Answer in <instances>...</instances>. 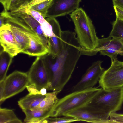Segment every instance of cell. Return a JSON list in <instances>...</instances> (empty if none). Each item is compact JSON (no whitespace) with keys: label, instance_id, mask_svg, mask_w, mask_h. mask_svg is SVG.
Here are the masks:
<instances>
[{"label":"cell","instance_id":"1","mask_svg":"<svg viewBox=\"0 0 123 123\" xmlns=\"http://www.w3.org/2000/svg\"><path fill=\"white\" fill-rule=\"evenodd\" d=\"M76 33L62 31V48L56 56L47 54L41 57L49 79L48 90L59 93L70 79L82 55Z\"/></svg>","mask_w":123,"mask_h":123},{"label":"cell","instance_id":"2","mask_svg":"<svg viewBox=\"0 0 123 123\" xmlns=\"http://www.w3.org/2000/svg\"><path fill=\"white\" fill-rule=\"evenodd\" d=\"M75 26L78 42L81 48L86 50H92L97 47V37L92 21L85 11L78 8L70 14Z\"/></svg>","mask_w":123,"mask_h":123},{"label":"cell","instance_id":"3","mask_svg":"<svg viewBox=\"0 0 123 123\" xmlns=\"http://www.w3.org/2000/svg\"><path fill=\"white\" fill-rule=\"evenodd\" d=\"M101 89L93 87L73 92L59 99L54 108L51 117L63 116L71 111L88 104Z\"/></svg>","mask_w":123,"mask_h":123},{"label":"cell","instance_id":"4","mask_svg":"<svg viewBox=\"0 0 123 123\" xmlns=\"http://www.w3.org/2000/svg\"><path fill=\"white\" fill-rule=\"evenodd\" d=\"M123 102V86L110 89L101 88L89 104L101 113L110 115L120 110Z\"/></svg>","mask_w":123,"mask_h":123},{"label":"cell","instance_id":"5","mask_svg":"<svg viewBox=\"0 0 123 123\" xmlns=\"http://www.w3.org/2000/svg\"><path fill=\"white\" fill-rule=\"evenodd\" d=\"M0 15L4 17L5 23L8 24L21 53L30 46V39L27 34L34 31L22 19L11 15L8 11L4 10Z\"/></svg>","mask_w":123,"mask_h":123},{"label":"cell","instance_id":"6","mask_svg":"<svg viewBox=\"0 0 123 123\" xmlns=\"http://www.w3.org/2000/svg\"><path fill=\"white\" fill-rule=\"evenodd\" d=\"M4 82V91L2 98L0 101V104L26 88L29 84L27 72L15 71L6 76Z\"/></svg>","mask_w":123,"mask_h":123},{"label":"cell","instance_id":"7","mask_svg":"<svg viewBox=\"0 0 123 123\" xmlns=\"http://www.w3.org/2000/svg\"><path fill=\"white\" fill-rule=\"evenodd\" d=\"M110 67L105 70L98 81L99 86L106 90L123 86V62L111 60Z\"/></svg>","mask_w":123,"mask_h":123},{"label":"cell","instance_id":"8","mask_svg":"<svg viewBox=\"0 0 123 123\" xmlns=\"http://www.w3.org/2000/svg\"><path fill=\"white\" fill-rule=\"evenodd\" d=\"M99 52L100 54L107 55L111 60L117 58V55H123V40L108 36L107 38L99 39L98 46L91 51H85L84 55L92 56Z\"/></svg>","mask_w":123,"mask_h":123},{"label":"cell","instance_id":"9","mask_svg":"<svg viewBox=\"0 0 123 123\" xmlns=\"http://www.w3.org/2000/svg\"><path fill=\"white\" fill-rule=\"evenodd\" d=\"M75 117L80 121L96 123H111L110 115L99 112L93 105L90 104L71 111L64 116Z\"/></svg>","mask_w":123,"mask_h":123},{"label":"cell","instance_id":"10","mask_svg":"<svg viewBox=\"0 0 123 123\" xmlns=\"http://www.w3.org/2000/svg\"><path fill=\"white\" fill-rule=\"evenodd\" d=\"M29 84L33 85L39 91L48 90L49 79L41 57H37L27 72Z\"/></svg>","mask_w":123,"mask_h":123},{"label":"cell","instance_id":"11","mask_svg":"<svg viewBox=\"0 0 123 123\" xmlns=\"http://www.w3.org/2000/svg\"><path fill=\"white\" fill-rule=\"evenodd\" d=\"M102 62L99 60L93 63L83 75L80 80L72 87V92L93 87L99 81L105 71L101 66Z\"/></svg>","mask_w":123,"mask_h":123},{"label":"cell","instance_id":"12","mask_svg":"<svg viewBox=\"0 0 123 123\" xmlns=\"http://www.w3.org/2000/svg\"><path fill=\"white\" fill-rule=\"evenodd\" d=\"M81 0H53L46 17L64 16L72 13L79 7Z\"/></svg>","mask_w":123,"mask_h":123},{"label":"cell","instance_id":"13","mask_svg":"<svg viewBox=\"0 0 123 123\" xmlns=\"http://www.w3.org/2000/svg\"><path fill=\"white\" fill-rule=\"evenodd\" d=\"M46 19L51 26L53 32L52 36L48 38L49 52L48 54L56 56L62 48V31L58 22L55 18L47 17Z\"/></svg>","mask_w":123,"mask_h":123},{"label":"cell","instance_id":"14","mask_svg":"<svg viewBox=\"0 0 123 123\" xmlns=\"http://www.w3.org/2000/svg\"><path fill=\"white\" fill-rule=\"evenodd\" d=\"M0 42L3 51L8 53L13 58L21 53L13 34L6 23L0 27Z\"/></svg>","mask_w":123,"mask_h":123},{"label":"cell","instance_id":"15","mask_svg":"<svg viewBox=\"0 0 123 123\" xmlns=\"http://www.w3.org/2000/svg\"><path fill=\"white\" fill-rule=\"evenodd\" d=\"M27 35L30 39V46L21 53L37 57H42L48 54L49 49L43 44L36 33H30Z\"/></svg>","mask_w":123,"mask_h":123},{"label":"cell","instance_id":"16","mask_svg":"<svg viewBox=\"0 0 123 123\" xmlns=\"http://www.w3.org/2000/svg\"><path fill=\"white\" fill-rule=\"evenodd\" d=\"M9 13L11 15L15 17L22 13L29 15L39 23L44 34L46 36H49L52 33V28L50 24L41 13L37 11L30 8H26L16 11L9 12Z\"/></svg>","mask_w":123,"mask_h":123},{"label":"cell","instance_id":"17","mask_svg":"<svg viewBox=\"0 0 123 123\" xmlns=\"http://www.w3.org/2000/svg\"><path fill=\"white\" fill-rule=\"evenodd\" d=\"M54 106L43 109L22 110L25 116L24 120V122L30 123H42L43 121L46 119L51 117Z\"/></svg>","mask_w":123,"mask_h":123},{"label":"cell","instance_id":"18","mask_svg":"<svg viewBox=\"0 0 123 123\" xmlns=\"http://www.w3.org/2000/svg\"><path fill=\"white\" fill-rule=\"evenodd\" d=\"M16 17H19L24 20L36 33L43 44L49 49L48 38L44 34L38 22L30 15L25 13L19 14Z\"/></svg>","mask_w":123,"mask_h":123},{"label":"cell","instance_id":"19","mask_svg":"<svg viewBox=\"0 0 123 123\" xmlns=\"http://www.w3.org/2000/svg\"><path fill=\"white\" fill-rule=\"evenodd\" d=\"M46 95L28 93L18 101V104L23 110H32L38 105L43 99Z\"/></svg>","mask_w":123,"mask_h":123},{"label":"cell","instance_id":"20","mask_svg":"<svg viewBox=\"0 0 123 123\" xmlns=\"http://www.w3.org/2000/svg\"><path fill=\"white\" fill-rule=\"evenodd\" d=\"M13 58L8 53L2 49L0 53V82L4 81Z\"/></svg>","mask_w":123,"mask_h":123},{"label":"cell","instance_id":"21","mask_svg":"<svg viewBox=\"0 0 123 123\" xmlns=\"http://www.w3.org/2000/svg\"><path fill=\"white\" fill-rule=\"evenodd\" d=\"M59 93L56 91L47 93L40 104L31 110L43 109L54 106L59 99L57 95Z\"/></svg>","mask_w":123,"mask_h":123},{"label":"cell","instance_id":"22","mask_svg":"<svg viewBox=\"0 0 123 123\" xmlns=\"http://www.w3.org/2000/svg\"><path fill=\"white\" fill-rule=\"evenodd\" d=\"M13 110L0 107V123H22Z\"/></svg>","mask_w":123,"mask_h":123},{"label":"cell","instance_id":"23","mask_svg":"<svg viewBox=\"0 0 123 123\" xmlns=\"http://www.w3.org/2000/svg\"><path fill=\"white\" fill-rule=\"evenodd\" d=\"M112 29L109 36L123 40V20L116 18L112 24Z\"/></svg>","mask_w":123,"mask_h":123},{"label":"cell","instance_id":"24","mask_svg":"<svg viewBox=\"0 0 123 123\" xmlns=\"http://www.w3.org/2000/svg\"><path fill=\"white\" fill-rule=\"evenodd\" d=\"M53 0H47L34 5L28 8H30L39 12L45 18H46L48 10Z\"/></svg>","mask_w":123,"mask_h":123},{"label":"cell","instance_id":"25","mask_svg":"<svg viewBox=\"0 0 123 123\" xmlns=\"http://www.w3.org/2000/svg\"><path fill=\"white\" fill-rule=\"evenodd\" d=\"M80 121L79 120L74 117L68 116H64L62 117H55L54 118L48 117L43 120L42 123H65Z\"/></svg>","mask_w":123,"mask_h":123},{"label":"cell","instance_id":"26","mask_svg":"<svg viewBox=\"0 0 123 123\" xmlns=\"http://www.w3.org/2000/svg\"><path fill=\"white\" fill-rule=\"evenodd\" d=\"M47 0H26L22 5L10 12L15 11L25 8H28L32 6Z\"/></svg>","mask_w":123,"mask_h":123},{"label":"cell","instance_id":"27","mask_svg":"<svg viewBox=\"0 0 123 123\" xmlns=\"http://www.w3.org/2000/svg\"><path fill=\"white\" fill-rule=\"evenodd\" d=\"M109 117L111 123H123V114L113 113L110 114Z\"/></svg>","mask_w":123,"mask_h":123},{"label":"cell","instance_id":"28","mask_svg":"<svg viewBox=\"0 0 123 123\" xmlns=\"http://www.w3.org/2000/svg\"><path fill=\"white\" fill-rule=\"evenodd\" d=\"M26 0H11L9 10H13L19 7Z\"/></svg>","mask_w":123,"mask_h":123},{"label":"cell","instance_id":"29","mask_svg":"<svg viewBox=\"0 0 123 123\" xmlns=\"http://www.w3.org/2000/svg\"><path fill=\"white\" fill-rule=\"evenodd\" d=\"M116 18L123 20V8L117 6H113Z\"/></svg>","mask_w":123,"mask_h":123},{"label":"cell","instance_id":"30","mask_svg":"<svg viewBox=\"0 0 123 123\" xmlns=\"http://www.w3.org/2000/svg\"><path fill=\"white\" fill-rule=\"evenodd\" d=\"M11 1V0H0V2L3 6L4 10L7 11L9 10Z\"/></svg>","mask_w":123,"mask_h":123},{"label":"cell","instance_id":"31","mask_svg":"<svg viewBox=\"0 0 123 123\" xmlns=\"http://www.w3.org/2000/svg\"><path fill=\"white\" fill-rule=\"evenodd\" d=\"M4 91V80L0 82V101L3 97Z\"/></svg>","mask_w":123,"mask_h":123},{"label":"cell","instance_id":"32","mask_svg":"<svg viewBox=\"0 0 123 123\" xmlns=\"http://www.w3.org/2000/svg\"><path fill=\"white\" fill-rule=\"evenodd\" d=\"M113 6H117L123 8V0H112Z\"/></svg>","mask_w":123,"mask_h":123},{"label":"cell","instance_id":"33","mask_svg":"<svg viewBox=\"0 0 123 123\" xmlns=\"http://www.w3.org/2000/svg\"><path fill=\"white\" fill-rule=\"evenodd\" d=\"M5 24V19L2 15H0V27H1Z\"/></svg>","mask_w":123,"mask_h":123},{"label":"cell","instance_id":"34","mask_svg":"<svg viewBox=\"0 0 123 123\" xmlns=\"http://www.w3.org/2000/svg\"><path fill=\"white\" fill-rule=\"evenodd\" d=\"M47 90L46 89L44 88L41 89L40 90L41 94L43 95H45L47 93Z\"/></svg>","mask_w":123,"mask_h":123}]
</instances>
